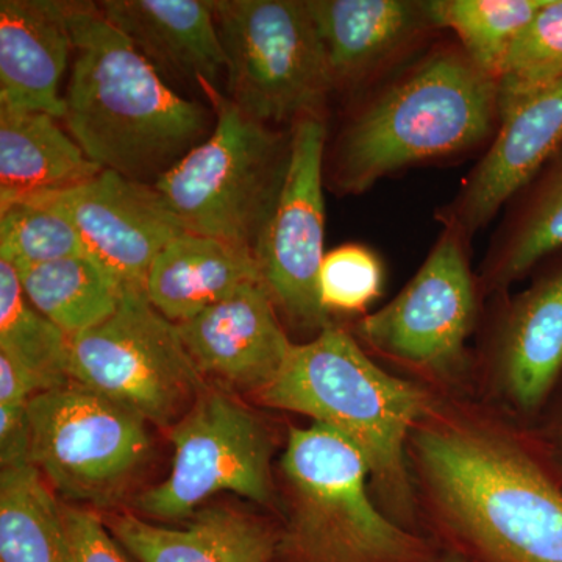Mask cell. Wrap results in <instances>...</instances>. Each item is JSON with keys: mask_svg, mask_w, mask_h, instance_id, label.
<instances>
[{"mask_svg": "<svg viewBox=\"0 0 562 562\" xmlns=\"http://www.w3.org/2000/svg\"><path fill=\"white\" fill-rule=\"evenodd\" d=\"M420 532L465 562H562V473L531 424L475 394L436 395L414 425Z\"/></svg>", "mask_w": 562, "mask_h": 562, "instance_id": "1", "label": "cell"}, {"mask_svg": "<svg viewBox=\"0 0 562 562\" xmlns=\"http://www.w3.org/2000/svg\"><path fill=\"white\" fill-rule=\"evenodd\" d=\"M501 121L497 81L457 41L439 43L373 85L327 146L324 181L361 195L417 165L486 146Z\"/></svg>", "mask_w": 562, "mask_h": 562, "instance_id": "2", "label": "cell"}, {"mask_svg": "<svg viewBox=\"0 0 562 562\" xmlns=\"http://www.w3.org/2000/svg\"><path fill=\"white\" fill-rule=\"evenodd\" d=\"M66 131L106 171L154 184L209 138L213 109L169 88L98 3L72 2Z\"/></svg>", "mask_w": 562, "mask_h": 562, "instance_id": "3", "label": "cell"}, {"mask_svg": "<svg viewBox=\"0 0 562 562\" xmlns=\"http://www.w3.org/2000/svg\"><path fill=\"white\" fill-rule=\"evenodd\" d=\"M438 394L384 369L349 328L333 322L316 338L294 344L283 371L257 402L338 432L364 458L380 509L392 522L422 535L406 447Z\"/></svg>", "mask_w": 562, "mask_h": 562, "instance_id": "4", "label": "cell"}, {"mask_svg": "<svg viewBox=\"0 0 562 562\" xmlns=\"http://www.w3.org/2000/svg\"><path fill=\"white\" fill-rule=\"evenodd\" d=\"M280 539L272 562H438L442 550L373 501L361 453L325 425L291 427L277 462Z\"/></svg>", "mask_w": 562, "mask_h": 562, "instance_id": "5", "label": "cell"}, {"mask_svg": "<svg viewBox=\"0 0 562 562\" xmlns=\"http://www.w3.org/2000/svg\"><path fill=\"white\" fill-rule=\"evenodd\" d=\"M471 243L457 228L442 227L403 290L349 328L373 360L441 394H473L471 341L484 299Z\"/></svg>", "mask_w": 562, "mask_h": 562, "instance_id": "6", "label": "cell"}, {"mask_svg": "<svg viewBox=\"0 0 562 562\" xmlns=\"http://www.w3.org/2000/svg\"><path fill=\"white\" fill-rule=\"evenodd\" d=\"M199 88L216 116L213 132L154 188L184 232L254 251L286 179L291 127L251 120L206 81Z\"/></svg>", "mask_w": 562, "mask_h": 562, "instance_id": "7", "label": "cell"}, {"mask_svg": "<svg viewBox=\"0 0 562 562\" xmlns=\"http://www.w3.org/2000/svg\"><path fill=\"white\" fill-rule=\"evenodd\" d=\"M31 464L66 505L120 512L149 464V422L70 382L29 402Z\"/></svg>", "mask_w": 562, "mask_h": 562, "instance_id": "8", "label": "cell"}, {"mask_svg": "<svg viewBox=\"0 0 562 562\" xmlns=\"http://www.w3.org/2000/svg\"><path fill=\"white\" fill-rule=\"evenodd\" d=\"M214 13L227 98L244 114L276 127L327 117L335 83L306 0H220Z\"/></svg>", "mask_w": 562, "mask_h": 562, "instance_id": "9", "label": "cell"}, {"mask_svg": "<svg viewBox=\"0 0 562 562\" xmlns=\"http://www.w3.org/2000/svg\"><path fill=\"white\" fill-rule=\"evenodd\" d=\"M166 435L173 446L171 472L136 497L133 513L183 524L213 495L232 492L279 516L277 436L241 397L209 384Z\"/></svg>", "mask_w": 562, "mask_h": 562, "instance_id": "10", "label": "cell"}, {"mask_svg": "<svg viewBox=\"0 0 562 562\" xmlns=\"http://www.w3.org/2000/svg\"><path fill=\"white\" fill-rule=\"evenodd\" d=\"M70 380L138 413L168 432L209 383L146 288L122 290L109 319L70 338Z\"/></svg>", "mask_w": 562, "mask_h": 562, "instance_id": "11", "label": "cell"}, {"mask_svg": "<svg viewBox=\"0 0 562 562\" xmlns=\"http://www.w3.org/2000/svg\"><path fill=\"white\" fill-rule=\"evenodd\" d=\"M522 291L484 302L473 394L532 424L562 386V251Z\"/></svg>", "mask_w": 562, "mask_h": 562, "instance_id": "12", "label": "cell"}, {"mask_svg": "<svg viewBox=\"0 0 562 562\" xmlns=\"http://www.w3.org/2000/svg\"><path fill=\"white\" fill-rule=\"evenodd\" d=\"M291 133L286 179L255 244L254 257L284 327L306 342L333 324L319 292L325 258L327 117H303L292 124Z\"/></svg>", "mask_w": 562, "mask_h": 562, "instance_id": "13", "label": "cell"}, {"mask_svg": "<svg viewBox=\"0 0 562 562\" xmlns=\"http://www.w3.org/2000/svg\"><path fill=\"white\" fill-rule=\"evenodd\" d=\"M58 211L76 227L92 260L124 288H146L151 262L183 227L154 184L113 171L60 191L24 199Z\"/></svg>", "mask_w": 562, "mask_h": 562, "instance_id": "14", "label": "cell"}, {"mask_svg": "<svg viewBox=\"0 0 562 562\" xmlns=\"http://www.w3.org/2000/svg\"><path fill=\"white\" fill-rule=\"evenodd\" d=\"M561 149L562 83L503 111L483 157L436 221L472 241Z\"/></svg>", "mask_w": 562, "mask_h": 562, "instance_id": "15", "label": "cell"}, {"mask_svg": "<svg viewBox=\"0 0 562 562\" xmlns=\"http://www.w3.org/2000/svg\"><path fill=\"white\" fill-rule=\"evenodd\" d=\"M177 325L206 383L255 401L276 382L295 344L260 281Z\"/></svg>", "mask_w": 562, "mask_h": 562, "instance_id": "16", "label": "cell"}, {"mask_svg": "<svg viewBox=\"0 0 562 562\" xmlns=\"http://www.w3.org/2000/svg\"><path fill=\"white\" fill-rule=\"evenodd\" d=\"M335 90L386 79L439 32L427 0H306Z\"/></svg>", "mask_w": 562, "mask_h": 562, "instance_id": "17", "label": "cell"}, {"mask_svg": "<svg viewBox=\"0 0 562 562\" xmlns=\"http://www.w3.org/2000/svg\"><path fill=\"white\" fill-rule=\"evenodd\" d=\"M122 549L138 562H272L279 517L232 505L199 508L181 527L151 522L138 514H101Z\"/></svg>", "mask_w": 562, "mask_h": 562, "instance_id": "18", "label": "cell"}, {"mask_svg": "<svg viewBox=\"0 0 562 562\" xmlns=\"http://www.w3.org/2000/svg\"><path fill=\"white\" fill-rule=\"evenodd\" d=\"M70 3L0 2V106L38 111L63 121L60 81L74 54Z\"/></svg>", "mask_w": 562, "mask_h": 562, "instance_id": "19", "label": "cell"}, {"mask_svg": "<svg viewBox=\"0 0 562 562\" xmlns=\"http://www.w3.org/2000/svg\"><path fill=\"white\" fill-rule=\"evenodd\" d=\"M98 7L162 80L217 87L227 72L214 2L106 0Z\"/></svg>", "mask_w": 562, "mask_h": 562, "instance_id": "20", "label": "cell"}, {"mask_svg": "<svg viewBox=\"0 0 562 562\" xmlns=\"http://www.w3.org/2000/svg\"><path fill=\"white\" fill-rule=\"evenodd\" d=\"M503 211L476 271L484 302L512 291L562 251V149Z\"/></svg>", "mask_w": 562, "mask_h": 562, "instance_id": "21", "label": "cell"}, {"mask_svg": "<svg viewBox=\"0 0 562 562\" xmlns=\"http://www.w3.org/2000/svg\"><path fill=\"white\" fill-rule=\"evenodd\" d=\"M249 281H260L254 251L213 236L183 232L151 262L146 292L162 316L180 324Z\"/></svg>", "mask_w": 562, "mask_h": 562, "instance_id": "22", "label": "cell"}, {"mask_svg": "<svg viewBox=\"0 0 562 562\" xmlns=\"http://www.w3.org/2000/svg\"><path fill=\"white\" fill-rule=\"evenodd\" d=\"M57 117L0 106V209L103 171Z\"/></svg>", "mask_w": 562, "mask_h": 562, "instance_id": "23", "label": "cell"}, {"mask_svg": "<svg viewBox=\"0 0 562 562\" xmlns=\"http://www.w3.org/2000/svg\"><path fill=\"white\" fill-rule=\"evenodd\" d=\"M0 562H70L61 501L31 462L0 471Z\"/></svg>", "mask_w": 562, "mask_h": 562, "instance_id": "24", "label": "cell"}, {"mask_svg": "<svg viewBox=\"0 0 562 562\" xmlns=\"http://www.w3.org/2000/svg\"><path fill=\"white\" fill-rule=\"evenodd\" d=\"M16 272L29 302L69 338L109 319L120 306L121 284L88 255Z\"/></svg>", "mask_w": 562, "mask_h": 562, "instance_id": "25", "label": "cell"}, {"mask_svg": "<svg viewBox=\"0 0 562 562\" xmlns=\"http://www.w3.org/2000/svg\"><path fill=\"white\" fill-rule=\"evenodd\" d=\"M0 353L54 390L70 382V338L25 297L20 277L0 260Z\"/></svg>", "mask_w": 562, "mask_h": 562, "instance_id": "26", "label": "cell"}, {"mask_svg": "<svg viewBox=\"0 0 562 562\" xmlns=\"http://www.w3.org/2000/svg\"><path fill=\"white\" fill-rule=\"evenodd\" d=\"M547 0H427L438 31H450L464 54L490 76Z\"/></svg>", "mask_w": 562, "mask_h": 562, "instance_id": "27", "label": "cell"}, {"mask_svg": "<svg viewBox=\"0 0 562 562\" xmlns=\"http://www.w3.org/2000/svg\"><path fill=\"white\" fill-rule=\"evenodd\" d=\"M501 114L528 95L562 83V0H547L503 58L497 76Z\"/></svg>", "mask_w": 562, "mask_h": 562, "instance_id": "28", "label": "cell"}, {"mask_svg": "<svg viewBox=\"0 0 562 562\" xmlns=\"http://www.w3.org/2000/svg\"><path fill=\"white\" fill-rule=\"evenodd\" d=\"M77 255H88L87 247L58 211L32 201L0 209V260L16 271Z\"/></svg>", "mask_w": 562, "mask_h": 562, "instance_id": "29", "label": "cell"}, {"mask_svg": "<svg viewBox=\"0 0 562 562\" xmlns=\"http://www.w3.org/2000/svg\"><path fill=\"white\" fill-rule=\"evenodd\" d=\"M384 268L375 251L344 244L325 254L319 273L321 301L328 313L366 314L382 295Z\"/></svg>", "mask_w": 562, "mask_h": 562, "instance_id": "30", "label": "cell"}, {"mask_svg": "<svg viewBox=\"0 0 562 562\" xmlns=\"http://www.w3.org/2000/svg\"><path fill=\"white\" fill-rule=\"evenodd\" d=\"M61 509L70 562H131L101 514L63 502Z\"/></svg>", "mask_w": 562, "mask_h": 562, "instance_id": "31", "label": "cell"}, {"mask_svg": "<svg viewBox=\"0 0 562 562\" xmlns=\"http://www.w3.org/2000/svg\"><path fill=\"white\" fill-rule=\"evenodd\" d=\"M29 405L3 408L0 406V465L31 462V420Z\"/></svg>", "mask_w": 562, "mask_h": 562, "instance_id": "32", "label": "cell"}, {"mask_svg": "<svg viewBox=\"0 0 562 562\" xmlns=\"http://www.w3.org/2000/svg\"><path fill=\"white\" fill-rule=\"evenodd\" d=\"M40 392H43V386L35 376L0 353V406L13 408L29 405Z\"/></svg>", "mask_w": 562, "mask_h": 562, "instance_id": "33", "label": "cell"}, {"mask_svg": "<svg viewBox=\"0 0 562 562\" xmlns=\"http://www.w3.org/2000/svg\"><path fill=\"white\" fill-rule=\"evenodd\" d=\"M531 425L558 471L562 473V386Z\"/></svg>", "mask_w": 562, "mask_h": 562, "instance_id": "34", "label": "cell"}, {"mask_svg": "<svg viewBox=\"0 0 562 562\" xmlns=\"http://www.w3.org/2000/svg\"><path fill=\"white\" fill-rule=\"evenodd\" d=\"M438 562H465V561L462 560L461 557H458V554L442 552L441 558H439Z\"/></svg>", "mask_w": 562, "mask_h": 562, "instance_id": "35", "label": "cell"}]
</instances>
